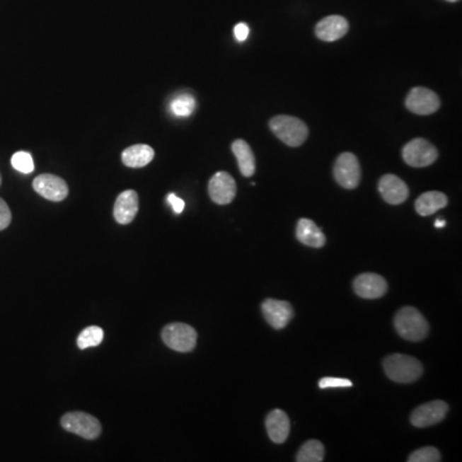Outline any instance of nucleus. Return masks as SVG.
Instances as JSON below:
<instances>
[{"label":"nucleus","instance_id":"f257e3e1","mask_svg":"<svg viewBox=\"0 0 462 462\" xmlns=\"http://www.w3.org/2000/svg\"><path fill=\"white\" fill-rule=\"evenodd\" d=\"M383 367L386 376L400 384L414 383L416 380L420 379L424 371L419 359L400 353L388 356L383 361Z\"/></svg>","mask_w":462,"mask_h":462},{"label":"nucleus","instance_id":"f03ea898","mask_svg":"<svg viewBox=\"0 0 462 462\" xmlns=\"http://www.w3.org/2000/svg\"><path fill=\"white\" fill-rule=\"evenodd\" d=\"M394 326L400 337L408 342H420L428 337V321L415 307L400 308L394 316Z\"/></svg>","mask_w":462,"mask_h":462},{"label":"nucleus","instance_id":"7ed1b4c3","mask_svg":"<svg viewBox=\"0 0 462 462\" xmlns=\"http://www.w3.org/2000/svg\"><path fill=\"white\" fill-rule=\"evenodd\" d=\"M270 129L277 139L289 146H299L304 144L308 137V127L302 120L294 116L280 115L270 120Z\"/></svg>","mask_w":462,"mask_h":462},{"label":"nucleus","instance_id":"20e7f679","mask_svg":"<svg viewBox=\"0 0 462 462\" xmlns=\"http://www.w3.org/2000/svg\"><path fill=\"white\" fill-rule=\"evenodd\" d=\"M198 334L190 325L173 323L166 325L162 330V340L168 348L176 352H192L197 345Z\"/></svg>","mask_w":462,"mask_h":462},{"label":"nucleus","instance_id":"39448f33","mask_svg":"<svg viewBox=\"0 0 462 462\" xmlns=\"http://www.w3.org/2000/svg\"><path fill=\"white\" fill-rule=\"evenodd\" d=\"M61 425L69 433L80 435L85 439H97L102 433V425L94 416L85 412H69L63 415Z\"/></svg>","mask_w":462,"mask_h":462},{"label":"nucleus","instance_id":"423d86ee","mask_svg":"<svg viewBox=\"0 0 462 462\" xmlns=\"http://www.w3.org/2000/svg\"><path fill=\"white\" fill-rule=\"evenodd\" d=\"M402 157L408 166L422 168L434 163L438 158V152L434 145L429 143L428 140L417 138L403 146Z\"/></svg>","mask_w":462,"mask_h":462},{"label":"nucleus","instance_id":"0eeeda50","mask_svg":"<svg viewBox=\"0 0 462 462\" xmlns=\"http://www.w3.org/2000/svg\"><path fill=\"white\" fill-rule=\"evenodd\" d=\"M334 178L339 185L345 189H354L361 181V166L359 159L352 153H343L339 156L334 165Z\"/></svg>","mask_w":462,"mask_h":462},{"label":"nucleus","instance_id":"6e6552de","mask_svg":"<svg viewBox=\"0 0 462 462\" xmlns=\"http://www.w3.org/2000/svg\"><path fill=\"white\" fill-rule=\"evenodd\" d=\"M449 410V405L446 402L433 400L415 408L410 420L416 428H428L444 420Z\"/></svg>","mask_w":462,"mask_h":462},{"label":"nucleus","instance_id":"1a4fd4ad","mask_svg":"<svg viewBox=\"0 0 462 462\" xmlns=\"http://www.w3.org/2000/svg\"><path fill=\"white\" fill-rule=\"evenodd\" d=\"M406 107L415 115L428 116L439 110L441 100L432 90L427 88H414L406 98Z\"/></svg>","mask_w":462,"mask_h":462},{"label":"nucleus","instance_id":"9d476101","mask_svg":"<svg viewBox=\"0 0 462 462\" xmlns=\"http://www.w3.org/2000/svg\"><path fill=\"white\" fill-rule=\"evenodd\" d=\"M33 187L42 198L52 202H61L69 195L67 183L62 178L50 173H44L35 178Z\"/></svg>","mask_w":462,"mask_h":462},{"label":"nucleus","instance_id":"9b49d317","mask_svg":"<svg viewBox=\"0 0 462 462\" xmlns=\"http://www.w3.org/2000/svg\"><path fill=\"white\" fill-rule=\"evenodd\" d=\"M208 193L211 200L217 204H229L236 195V183L228 173H214L208 184Z\"/></svg>","mask_w":462,"mask_h":462},{"label":"nucleus","instance_id":"f8f14e48","mask_svg":"<svg viewBox=\"0 0 462 462\" xmlns=\"http://www.w3.org/2000/svg\"><path fill=\"white\" fill-rule=\"evenodd\" d=\"M261 308H262L263 316L266 318V321L276 330L284 329L294 316L293 307L287 301L266 299L261 306Z\"/></svg>","mask_w":462,"mask_h":462},{"label":"nucleus","instance_id":"ddd939ff","mask_svg":"<svg viewBox=\"0 0 462 462\" xmlns=\"http://www.w3.org/2000/svg\"><path fill=\"white\" fill-rule=\"evenodd\" d=\"M353 289L359 297L365 299H378L386 294L388 284L383 276L373 272H365L354 279Z\"/></svg>","mask_w":462,"mask_h":462},{"label":"nucleus","instance_id":"4468645a","mask_svg":"<svg viewBox=\"0 0 462 462\" xmlns=\"http://www.w3.org/2000/svg\"><path fill=\"white\" fill-rule=\"evenodd\" d=\"M379 192L389 204H400L408 198L406 183L395 175H384L379 180Z\"/></svg>","mask_w":462,"mask_h":462},{"label":"nucleus","instance_id":"2eb2a0df","mask_svg":"<svg viewBox=\"0 0 462 462\" xmlns=\"http://www.w3.org/2000/svg\"><path fill=\"white\" fill-rule=\"evenodd\" d=\"M139 211V197L135 190H125L115 203L113 216L121 225L130 224Z\"/></svg>","mask_w":462,"mask_h":462},{"label":"nucleus","instance_id":"dca6fc26","mask_svg":"<svg viewBox=\"0 0 462 462\" xmlns=\"http://www.w3.org/2000/svg\"><path fill=\"white\" fill-rule=\"evenodd\" d=\"M348 21L342 16H329L318 22L315 33L324 42H335L348 33Z\"/></svg>","mask_w":462,"mask_h":462},{"label":"nucleus","instance_id":"f3484780","mask_svg":"<svg viewBox=\"0 0 462 462\" xmlns=\"http://www.w3.org/2000/svg\"><path fill=\"white\" fill-rule=\"evenodd\" d=\"M266 430L270 439L282 444L288 439L290 432V420L283 410H274L266 417Z\"/></svg>","mask_w":462,"mask_h":462},{"label":"nucleus","instance_id":"a211bd4d","mask_svg":"<svg viewBox=\"0 0 462 462\" xmlns=\"http://www.w3.org/2000/svg\"><path fill=\"white\" fill-rule=\"evenodd\" d=\"M296 235L299 242L312 248H321L326 243L324 233L318 228V225L308 219L298 221Z\"/></svg>","mask_w":462,"mask_h":462},{"label":"nucleus","instance_id":"6ab92c4d","mask_svg":"<svg viewBox=\"0 0 462 462\" xmlns=\"http://www.w3.org/2000/svg\"><path fill=\"white\" fill-rule=\"evenodd\" d=\"M449 204V198L446 194L441 192H428L421 194L420 197L415 202L416 212L420 216H432L437 211L446 207Z\"/></svg>","mask_w":462,"mask_h":462},{"label":"nucleus","instance_id":"aec40b11","mask_svg":"<svg viewBox=\"0 0 462 462\" xmlns=\"http://www.w3.org/2000/svg\"><path fill=\"white\" fill-rule=\"evenodd\" d=\"M154 151L152 146L146 144L132 145L122 152V162L125 166L132 168H140L152 162Z\"/></svg>","mask_w":462,"mask_h":462},{"label":"nucleus","instance_id":"412c9836","mask_svg":"<svg viewBox=\"0 0 462 462\" xmlns=\"http://www.w3.org/2000/svg\"><path fill=\"white\" fill-rule=\"evenodd\" d=\"M231 149L234 153L235 158L238 161L239 170L243 176H246V178L253 176L255 173V154L252 152L248 143L242 139H238L231 145Z\"/></svg>","mask_w":462,"mask_h":462},{"label":"nucleus","instance_id":"4be33fe9","mask_svg":"<svg viewBox=\"0 0 462 462\" xmlns=\"http://www.w3.org/2000/svg\"><path fill=\"white\" fill-rule=\"evenodd\" d=\"M324 444L316 439H311L301 447L296 460L298 462H321L324 461Z\"/></svg>","mask_w":462,"mask_h":462},{"label":"nucleus","instance_id":"5701e85b","mask_svg":"<svg viewBox=\"0 0 462 462\" xmlns=\"http://www.w3.org/2000/svg\"><path fill=\"white\" fill-rule=\"evenodd\" d=\"M195 99L190 94H180L173 98L170 103V110L176 117H187L195 110Z\"/></svg>","mask_w":462,"mask_h":462},{"label":"nucleus","instance_id":"b1692460","mask_svg":"<svg viewBox=\"0 0 462 462\" xmlns=\"http://www.w3.org/2000/svg\"><path fill=\"white\" fill-rule=\"evenodd\" d=\"M104 338V331L99 326H89L83 329L79 338H77V347L80 350H86L90 347H97L102 343Z\"/></svg>","mask_w":462,"mask_h":462},{"label":"nucleus","instance_id":"393cba45","mask_svg":"<svg viewBox=\"0 0 462 462\" xmlns=\"http://www.w3.org/2000/svg\"><path fill=\"white\" fill-rule=\"evenodd\" d=\"M11 162H12L14 170L22 173H31L35 170L34 159H33V156L28 152L14 153Z\"/></svg>","mask_w":462,"mask_h":462},{"label":"nucleus","instance_id":"a878e982","mask_svg":"<svg viewBox=\"0 0 462 462\" xmlns=\"http://www.w3.org/2000/svg\"><path fill=\"white\" fill-rule=\"evenodd\" d=\"M441 460L439 451L435 447H422L415 451L408 457V462H439Z\"/></svg>","mask_w":462,"mask_h":462},{"label":"nucleus","instance_id":"bb28decb","mask_svg":"<svg viewBox=\"0 0 462 462\" xmlns=\"http://www.w3.org/2000/svg\"><path fill=\"white\" fill-rule=\"evenodd\" d=\"M352 386L351 380L343 379V378H323L318 383V386L321 389H326V388H350V386Z\"/></svg>","mask_w":462,"mask_h":462},{"label":"nucleus","instance_id":"cd10ccee","mask_svg":"<svg viewBox=\"0 0 462 462\" xmlns=\"http://www.w3.org/2000/svg\"><path fill=\"white\" fill-rule=\"evenodd\" d=\"M12 221V214H11V209L8 207L6 200H1L0 198V231L7 229L9 226Z\"/></svg>","mask_w":462,"mask_h":462},{"label":"nucleus","instance_id":"c85d7f7f","mask_svg":"<svg viewBox=\"0 0 462 462\" xmlns=\"http://www.w3.org/2000/svg\"><path fill=\"white\" fill-rule=\"evenodd\" d=\"M167 200H168V203L173 206V212H175V214H179L184 211V208H185V202L181 200V198H179V197H176L175 194H168Z\"/></svg>","mask_w":462,"mask_h":462},{"label":"nucleus","instance_id":"c756f323","mask_svg":"<svg viewBox=\"0 0 462 462\" xmlns=\"http://www.w3.org/2000/svg\"><path fill=\"white\" fill-rule=\"evenodd\" d=\"M234 35L238 42H244V40H247V37H248L249 35L248 26H247L244 22L238 23L234 28Z\"/></svg>","mask_w":462,"mask_h":462},{"label":"nucleus","instance_id":"7c9ffc66","mask_svg":"<svg viewBox=\"0 0 462 462\" xmlns=\"http://www.w3.org/2000/svg\"><path fill=\"white\" fill-rule=\"evenodd\" d=\"M446 226V221L441 220V219H439V220L435 221V228H444Z\"/></svg>","mask_w":462,"mask_h":462},{"label":"nucleus","instance_id":"2f4dec72","mask_svg":"<svg viewBox=\"0 0 462 462\" xmlns=\"http://www.w3.org/2000/svg\"><path fill=\"white\" fill-rule=\"evenodd\" d=\"M447 1H451V3H456V1H458V0H447Z\"/></svg>","mask_w":462,"mask_h":462}]
</instances>
